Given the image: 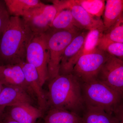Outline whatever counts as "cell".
Here are the masks:
<instances>
[{
    "instance_id": "cell-1",
    "label": "cell",
    "mask_w": 123,
    "mask_h": 123,
    "mask_svg": "<svg viewBox=\"0 0 123 123\" xmlns=\"http://www.w3.org/2000/svg\"><path fill=\"white\" fill-rule=\"evenodd\" d=\"M48 89V107L64 109L78 115L85 110L81 82L72 74L57 75L50 80Z\"/></svg>"
},
{
    "instance_id": "cell-2",
    "label": "cell",
    "mask_w": 123,
    "mask_h": 123,
    "mask_svg": "<svg viewBox=\"0 0 123 123\" xmlns=\"http://www.w3.org/2000/svg\"><path fill=\"white\" fill-rule=\"evenodd\" d=\"M33 35L22 18L10 16L0 39V58L4 65L26 61L27 48Z\"/></svg>"
},
{
    "instance_id": "cell-3",
    "label": "cell",
    "mask_w": 123,
    "mask_h": 123,
    "mask_svg": "<svg viewBox=\"0 0 123 123\" xmlns=\"http://www.w3.org/2000/svg\"><path fill=\"white\" fill-rule=\"evenodd\" d=\"M85 106L92 107L123 116V95L96 79L81 83Z\"/></svg>"
},
{
    "instance_id": "cell-4",
    "label": "cell",
    "mask_w": 123,
    "mask_h": 123,
    "mask_svg": "<svg viewBox=\"0 0 123 123\" xmlns=\"http://www.w3.org/2000/svg\"><path fill=\"white\" fill-rule=\"evenodd\" d=\"M82 30L76 28L62 30L50 28L45 32L50 55L48 65L49 81L59 75L61 61L65 49Z\"/></svg>"
},
{
    "instance_id": "cell-5",
    "label": "cell",
    "mask_w": 123,
    "mask_h": 123,
    "mask_svg": "<svg viewBox=\"0 0 123 123\" xmlns=\"http://www.w3.org/2000/svg\"><path fill=\"white\" fill-rule=\"evenodd\" d=\"M49 57L45 33L34 34L27 48L26 61L32 65L37 69L42 87L48 80Z\"/></svg>"
},
{
    "instance_id": "cell-6",
    "label": "cell",
    "mask_w": 123,
    "mask_h": 123,
    "mask_svg": "<svg viewBox=\"0 0 123 123\" xmlns=\"http://www.w3.org/2000/svg\"><path fill=\"white\" fill-rule=\"evenodd\" d=\"M110 55L97 48L89 54L79 57L71 73L78 78L81 83L97 79L102 66Z\"/></svg>"
},
{
    "instance_id": "cell-7",
    "label": "cell",
    "mask_w": 123,
    "mask_h": 123,
    "mask_svg": "<svg viewBox=\"0 0 123 123\" xmlns=\"http://www.w3.org/2000/svg\"><path fill=\"white\" fill-rule=\"evenodd\" d=\"M57 13L53 5L43 4L40 7L27 10L21 18L33 34H42L50 29Z\"/></svg>"
},
{
    "instance_id": "cell-8",
    "label": "cell",
    "mask_w": 123,
    "mask_h": 123,
    "mask_svg": "<svg viewBox=\"0 0 123 123\" xmlns=\"http://www.w3.org/2000/svg\"><path fill=\"white\" fill-rule=\"evenodd\" d=\"M51 2L56 8L57 13L63 10L69 9L78 29L90 31L104 26L100 18L91 15L80 6L75 3L74 0H52Z\"/></svg>"
},
{
    "instance_id": "cell-9",
    "label": "cell",
    "mask_w": 123,
    "mask_h": 123,
    "mask_svg": "<svg viewBox=\"0 0 123 123\" xmlns=\"http://www.w3.org/2000/svg\"><path fill=\"white\" fill-rule=\"evenodd\" d=\"M97 79L123 95V60L110 55Z\"/></svg>"
},
{
    "instance_id": "cell-10",
    "label": "cell",
    "mask_w": 123,
    "mask_h": 123,
    "mask_svg": "<svg viewBox=\"0 0 123 123\" xmlns=\"http://www.w3.org/2000/svg\"><path fill=\"white\" fill-rule=\"evenodd\" d=\"M89 31L82 30L66 47L62 55L59 75L72 73L82 50Z\"/></svg>"
},
{
    "instance_id": "cell-11",
    "label": "cell",
    "mask_w": 123,
    "mask_h": 123,
    "mask_svg": "<svg viewBox=\"0 0 123 123\" xmlns=\"http://www.w3.org/2000/svg\"><path fill=\"white\" fill-rule=\"evenodd\" d=\"M0 82L4 86L18 87L31 95L34 94L25 79L20 64L0 65Z\"/></svg>"
},
{
    "instance_id": "cell-12",
    "label": "cell",
    "mask_w": 123,
    "mask_h": 123,
    "mask_svg": "<svg viewBox=\"0 0 123 123\" xmlns=\"http://www.w3.org/2000/svg\"><path fill=\"white\" fill-rule=\"evenodd\" d=\"M19 64L22 69L27 82L36 97L39 109L44 111L48 107L47 94L40 85L37 69L33 65L26 61Z\"/></svg>"
},
{
    "instance_id": "cell-13",
    "label": "cell",
    "mask_w": 123,
    "mask_h": 123,
    "mask_svg": "<svg viewBox=\"0 0 123 123\" xmlns=\"http://www.w3.org/2000/svg\"><path fill=\"white\" fill-rule=\"evenodd\" d=\"M31 95L22 88L4 86L0 94V120L6 108L23 103L32 104Z\"/></svg>"
},
{
    "instance_id": "cell-14",
    "label": "cell",
    "mask_w": 123,
    "mask_h": 123,
    "mask_svg": "<svg viewBox=\"0 0 123 123\" xmlns=\"http://www.w3.org/2000/svg\"><path fill=\"white\" fill-rule=\"evenodd\" d=\"M10 107L7 116L20 123H35L43 114L42 110L30 104H21Z\"/></svg>"
},
{
    "instance_id": "cell-15",
    "label": "cell",
    "mask_w": 123,
    "mask_h": 123,
    "mask_svg": "<svg viewBox=\"0 0 123 123\" xmlns=\"http://www.w3.org/2000/svg\"><path fill=\"white\" fill-rule=\"evenodd\" d=\"M81 123H123V118L98 108L85 106Z\"/></svg>"
},
{
    "instance_id": "cell-16",
    "label": "cell",
    "mask_w": 123,
    "mask_h": 123,
    "mask_svg": "<svg viewBox=\"0 0 123 123\" xmlns=\"http://www.w3.org/2000/svg\"><path fill=\"white\" fill-rule=\"evenodd\" d=\"M123 0L106 1L103 22L105 30L112 26L123 17Z\"/></svg>"
},
{
    "instance_id": "cell-17",
    "label": "cell",
    "mask_w": 123,
    "mask_h": 123,
    "mask_svg": "<svg viewBox=\"0 0 123 123\" xmlns=\"http://www.w3.org/2000/svg\"><path fill=\"white\" fill-rule=\"evenodd\" d=\"M44 123H81V117L68 110L52 108L44 118Z\"/></svg>"
},
{
    "instance_id": "cell-18",
    "label": "cell",
    "mask_w": 123,
    "mask_h": 123,
    "mask_svg": "<svg viewBox=\"0 0 123 123\" xmlns=\"http://www.w3.org/2000/svg\"><path fill=\"white\" fill-rule=\"evenodd\" d=\"M10 16L22 17L31 9L41 6L43 3L39 0H5Z\"/></svg>"
},
{
    "instance_id": "cell-19",
    "label": "cell",
    "mask_w": 123,
    "mask_h": 123,
    "mask_svg": "<svg viewBox=\"0 0 123 123\" xmlns=\"http://www.w3.org/2000/svg\"><path fill=\"white\" fill-rule=\"evenodd\" d=\"M50 28L68 30L78 28L71 11L69 9H66L56 14L51 24Z\"/></svg>"
},
{
    "instance_id": "cell-20",
    "label": "cell",
    "mask_w": 123,
    "mask_h": 123,
    "mask_svg": "<svg viewBox=\"0 0 123 123\" xmlns=\"http://www.w3.org/2000/svg\"><path fill=\"white\" fill-rule=\"evenodd\" d=\"M104 30V26H102L89 31L79 57L92 53L98 48Z\"/></svg>"
},
{
    "instance_id": "cell-21",
    "label": "cell",
    "mask_w": 123,
    "mask_h": 123,
    "mask_svg": "<svg viewBox=\"0 0 123 123\" xmlns=\"http://www.w3.org/2000/svg\"><path fill=\"white\" fill-rule=\"evenodd\" d=\"M77 4L93 16L100 18L103 14L105 1L102 0H74Z\"/></svg>"
},
{
    "instance_id": "cell-22",
    "label": "cell",
    "mask_w": 123,
    "mask_h": 123,
    "mask_svg": "<svg viewBox=\"0 0 123 123\" xmlns=\"http://www.w3.org/2000/svg\"><path fill=\"white\" fill-rule=\"evenodd\" d=\"M98 48L106 52L111 55L123 60V43L111 42L102 36Z\"/></svg>"
},
{
    "instance_id": "cell-23",
    "label": "cell",
    "mask_w": 123,
    "mask_h": 123,
    "mask_svg": "<svg viewBox=\"0 0 123 123\" xmlns=\"http://www.w3.org/2000/svg\"><path fill=\"white\" fill-rule=\"evenodd\" d=\"M103 37L110 41L123 43V17L112 26L104 30Z\"/></svg>"
},
{
    "instance_id": "cell-24",
    "label": "cell",
    "mask_w": 123,
    "mask_h": 123,
    "mask_svg": "<svg viewBox=\"0 0 123 123\" xmlns=\"http://www.w3.org/2000/svg\"><path fill=\"white\" fill-rule=\"evenodd\" d=\"M10 17L4 0H0V36L8 25Z\"/></svg>"
},
{
    "instance_id": "cell-25",
    "label": "cell",
    "mask_w": 123,
    "mask_h": 123,
    "mask_svg": "<svg viewBox=\"0 0 123 123\" xmlns=\"http://www.w3.org/2000/svg\"><path fill=\"white\" fill-rule=\"evenodd\" d=\"M0 123H20L14 121L10 118L8 116H6L4 118L2 117L0 120Z\"/></svg>"
},
{
    "instance_id": "cell-26",
    "label": "cell",
    "mask_w": 123,
    "mask_h": 123,
    "mask_svg": "<svg viewBox=\"0 0 123 123\" xmlns=\"http://www.w3.org/2000/svg\"><path fill=\"white\" fill-rule=\"evenodd\" d=\"M4 88V86L0 82V94L1 92L2 91V89H3Z\"/></svg>"
}]
</instances>
